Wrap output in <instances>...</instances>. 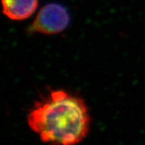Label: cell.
I'll return each instance as SVG.
<instances>
[{
  "instance_id": "6da1fadb",
  "label": "cell",
  "mask_w": 145,
  "mask_h": 145,
  "mask_svg": "<svg viewBox=\"0 0 145 145\" xmlns=\"http://www.w3.org/2000/svg\"><path fill=\"white\" fill-rule=\"evenodd\" d=\"M27 121L43 142L72 145L88 136L90 117L84 100L56 90L36 101Z\"/></svg>"
},
{
  "instance_id": "7a4b0ae2",
  "label": "cell",
  "mask_w": 145,
  "mask_h": 145,
  "mask_svg": "<svg viewBox=\"0 0 145 145\" xmlns=\"http://www.w3.org/2000/svg\"><path fill=\"white\" fill-rule=\"evenodd\" d=\"M69 22L70 16L65 8L57 3H50L39 11L32 27L42 34L54 35L65 31Z\"/></svg>"
},
{
  "instance_id": "3957f363",
  "label": "cell",
  "mask_w": 145,
  "mask_h": 145,
  "mask_svg": "<svg viewBox=\"0 0 145 145\" xmlns=\"http://www.w3.org/2000/svg\"><path fill=\"white\" fill-rule=\"evenodd\" d=\"M2 12L11 20L22 21L31 17L38 8L39 0H2Z\"/></svg>"
}]
</instances>
